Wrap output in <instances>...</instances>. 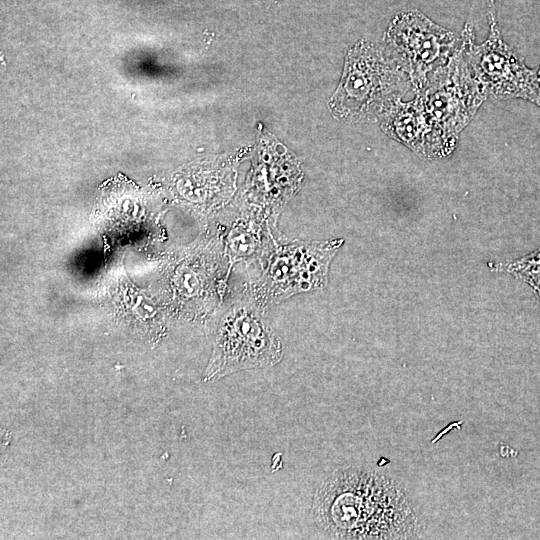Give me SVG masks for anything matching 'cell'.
<instances>
[{"instance_id": "2", "label": "cell", "mask_w": 540, "mask_h": 540, "mask_svg": "<svg viewBox=\"0 0 540 540\" xmlns=\"http://www.w3.org/2000/svg\"><path fill=\"white\" fill-rule=\"evenodd\" d=\"M410 86L408 72L392 52L360 42L347 55L334 111L345 120H375L400 101Z\"/></svg>"}, {"instance_id": "6", "label": "cell", "mask_w": 540, "mask_h": 540, "mask_svg": "<svg viewBox=\"0 0 540 540\" xmlns=\"http://www.w3.org/2000/svg\"><path fill=\"white\" fill-rule=\"evenodd\" d=\"M488 18L489 36L482 44H475L469 23L461 34V45L474 76L494 98H519L540 107L536 71L529 69L502 40L493 10L489 11Z\"/></svg>"}, {"instance_id": "4", "label": "cell", "mask_w": 540, "mask_h": 540, "mask_svg": "<svg viewBox=\"0 0 540 540\" xmlns=\"http://www.w3.org/2000/svg\"><path fill=\"white\" fill-rule=\"evenodd\" d=\"M343 243V239L278 240L258 259L261 270L245 294L265 311L294 295L326 287L331 261Z\"/></svg>"}, {"instance_id": "3", "label": "cell", "mask_w": 540, "mask_h": 540, "mask_svg": "<svg viewBox=\"0 0 540 540\" xmlns=\"http://www.w3.org/2000/svg\"><path fill=\"white\" fill-rule=\"evenodd\" d=\"M263 313L244 294L219 315L204 382H214L240 371L272 367L282 360V342Z\"/></svg>"}, {"instance_id": "9", "label": "cell", "mask_w": 540, "mask_h": 540, "mask_svg": "<svg viewBox=\"0 0 540 540\" xmlns=\"http://www.w3.org/2000/svg\"><path fill=\"white\" fill-rule=\"evenodd\" d=\"M497 271H507L530 284L540 296V251L506 264L494 266Z\"/></svg>"}, {"instance_id": "1", "label": "cell", "mask_w": 540, "mask_h": 540, "mask_svg": "<svg viewBox=\"0 0 540 540\" xmlns=\"http://www.w3.org/2000/svg\"><path fill=\"white\" fill-rule=\"evenodd\" d=\"M310 512L317 529L331 539H413L423 532L404 485L366 467L330 473L315 490Z\"/></svg>"}, {"instance_id": "10", "label": "cell", "mask_w": 540, "mask_h": 540, "mask_svg": "<svg viewBox=\"0 0 540 540\" xmlns=\"http://www.w3.org/2000/svg\"><path fill=\"white\" fill-rule=\"evenodd\" d=\"M536 74H537V80H538V85H539V89H540V66H539L538 70L536 71Z\"/></svg>"}, {"instance_id": "5", "label": "cell", "mask_w": 540, "mask_h": 540, "mask_svg": "<svg viewBox=\"0 0 540 540\" xmlns=\"http://www.w3.org/2000/svg\"><path fill=\"white\" fill-rule=\"evenodd\" d=\"M431 123L457 143L488 94L474 76L462 45L446 65L430 76L415 94Z\"/></svg>"}, {"instance_id": "8", "label": "cell", "mask_w": 540, "mask_h": 540, "mask_svg": "<svg viewBox=\"0 0 540 540\" xmlns=\"http://www.w3.org/2000/svg\"><path fill=\"white\" fill-rule=\"evenodd\" d=\"M382 129L423 159L446 157L456 147L431 123L417 96L393 105L383 115Z\"/></svg>"}, {"instance_id": "7", "label": "cell", "mask_w": 540, "mask_h": 540, "mask_svg": "<svg viewBox=\"0 0 540 540\" xmlns=\"http://www.w3.org/2000/svg\"><path fill=\"white\" fill-rule=\"evenodd\" d=\"M386 40L408 72L415 94L432 74L448 63L461 45V36L417 10L397 15L387 30Z\"/></svg>"}, {"instance_id": "11", "label": "cell", "mask_w": 540, "mask_h": 540, "mask_svg": "<svg viewBox=\"0 0 540 540\" xmlns=\"http://www.w3.org/2000/svg\"><path fill=\"white\" fill-rule=\"evenodd\" d=\"M490 1H493V0H490Z\"/></svg>"}]
</instances>
